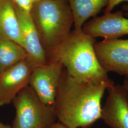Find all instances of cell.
Returning a JSON list of instances; mask_svg holds the SVG:
<instances>
[{
  "label": "cell",
  "mask_w": 128,
  "mask_h": 128,
  "mask_svg": "<svg viewBox=\"0 0 128 128\" xmlns=\"http://www.w3.org/2000/svg\"><path fill=\"white\" fill-rule=\"evenodd\" d=\"M33 0L34 2H38V0Z\"/></svg>",
  "instance_id": "ffe728a7"
},
{
  "label": "cell",
  "mask_w": 128,
  "mask_h": 128,
  "mask_svg": "<svg viewBox=\"0 0 128 128\" xmlns=\"http://www.w3.org/2000/svg\"><path fill=\"white\" fill-rule=\"evenodd\" d=\"M0 128H12V127H10L9 125H5L0 121Z\"/></svg>",
  "instance_id": "d6986e66"
},
{
  "label": "cell",
  "mask_w": 128,
  "mask_h": 128,
  "mask_svg": "<svg viewBox=\"0 0 128 128\" xmlns=\"http://www.w3.org/2000/svg\"><path fill=\"white\" fill-rule=\"evenodd\" d=\"M122 86L124 87V89L126 92L128 96V78H127L124 80Z\"/></svg>",
  "instance_id": "ac0fdd59"
},
{
  "label": "cell",
  "mask_w": 128,
  "mask_h": 128,
  "mask_svg": "<svg viewBox=\"0 0 128 128\" xmlns=\"http://www.w3.org/2000/svg\"><path fill=\"white\" fill-rule=\"evenodd\" d=\"M1 1H2V0H0V2H1Z\"/></svg>",
  "instance_id": "7402d4cb"
},
{
  "label": "cell",
  "mask_w": 128,
  "mask_h": 128,
  "mask_svg": "<svg viewBox=\"0 0 128 128\" xmlns=\"http://www.w3.org/2000/svg\"><path fill=\"white\" fill-rule=\"evenodd\" d=\"M12 102L16 112L12 128H50L56 122L53 107L44 104L28 85Z\"/></svg>",
  "instance_id": "277c9868"
},
{
  "label": "cell",
  "mask_w": 128,
  "mask_h": 128,
  "mask_svg": "<svg viewBox=\"0 0 128 128\" xmlns=\"http://www.w3.org/2000/svg\"><path fill=\"white\" fill-rule=\"evenodd\" d=\"M30 13L46 55L71 32L73 15L68 0H40Z\"/></svg>",
  "instance_id": "3957f363"
},
{
  "label": "cell",
  "mask_w": 128,
  "mask_h": 128,
  "mask_svg": "<svg viewBox=\"0 0 128 128\" xmlns=\"http://www.w3.org/2000/svg\"><path fill=\"white\" fill-rule=\"evenodd\" d=\"M0 36L17 43L24 48L18 17L12 0L0 2Z\"/></svg>",
  "instance_id": "8fae6325"
},
{
  "label": "cell",
  "mask_w": 128,
  "mask_h": 128,
  "mask_svg": "<svg viewBox=\"0 0 128 128\" xmlns=\"http://www.w3.org/2000/svg\"><path fill=\"white\" fill-rule=\"evenodd\" d=\"M96 38L82 29H74L58 46L46 54L48 61L62 64L73 78L85 82H100L110 79L97 58L94 46Z\"/></svg>",
  "instance_id": "7a4b0ae2"
},
{
  "label": "cell",
  "mask_w": 128,
  "mask_h": 128,
  "mask_svg": "<svg viewBox=\"0 0 128 128\" xmlns=\"http://www.w3.org/2000/svg\"><path fill=\"white\" fill-rule=\"evenodd\" d=\"M94 50L101 66L109 73L126 76L128 72V39H104L96 42Z\"/></svg>",
  "instance_id": "8992f818"
},
{
  "label": "cell",
  "mask_w": 128,
  "mask_h": 128,
  "mask_svg": "<svg viewBox=\"0 0 128 128\" xmlns=\"http://www.w3.org/2000/svg\"><path fill=\"white\" fill-rule=\"evenodd\" d=\"M122 10L124 12V16L128 18V3H125L122 5Z\"/></svg>",
  "instance_id": "2e32d148"
},
{
  "label": "cell",
  "mask_w": 128,
  "mask_h": 128,
  "mask_svg": "<svg viewBox=\"0 0 128 128\" xmlns=\"http://www.w3.org/2000/svg\"><path fill=\"white\" fill-rule=\"evenodd\" d=\"M64 70L63 65L55 60H49L32 70L28 86L46 105L53 107Z\"/></svg>",
  "instance_id": "5b68a950"
},
{
  "label": "cell",
  "mask_w": 128,
  "mask_h": 128,
  "mask_svg": "<svg viewBox=\"0 0 128 128\" xmlns=\"http://www.w3.org/2000/svg\"><path fill=\"white\" fill-rule=\"evenodd\" d=\"M123 2L128 3V0H109L108 4L104 9V13L112 12L117 6Z\"/></svg>",
  "instance_id": "9a60e30c"
},
{
  "label": "cell",
  "mask_w": 128,
  "mask_h": 128,
  "mask_svg": "<svg viewBox=\"0 0 128 128\" xmlns=\"http://www.w3.org/2000/svg\"><path fill=\"white\" fill-rule=\"evenodd\" d=\"M50 128H70L61 124L60 122H56Z\"/></svg>",
  "instance_id": "e0dca14e"
},
{
  "label": "cell",
  "mask_w": 128,
  "mask_h": 128,
  "mask_svg": "<svg viewBox=\"0 0 128 128\" xmlns=\"http://www.w3.org/2000/svg\"><path fill=\"white\" fill-rule=\"evenodd\" d=\"M126 77H127V78H128V74H127V75H126Z\"/></svg>",
  "instance_id": "44dd1931"
},
{
  "label": "cell",
  "mask_w": 128,
  "mask_h": 128,
  "mask_svg": "<svg viewBox=\"0 0 128 128\" xmlns=\"http://www.w3.org/2000/svg\"><path fill=\"white\" fill-rule=\"evenodd\" d=\"M34 68L26 58L0 73V106L9 104L29 84Z\"/></svg>",
  "instance_id": "ba28073f"
},
{
  "label": "cell",
  "mask_w": 128,
  "mask_h": 128,
  "mask_svg": "<svg viewBox=\"0 0 128 128\" xmlns=\"http://www.w3.org/2000/svg\"><path fill=\"white\" fill-rule=\"evenodd\" d=\"M102 108L101 119L110 128H128V96L122 86L114 84Z\"/></svg>",
  "instance_id": "9c48e42d"
},
{
  "label": "cell",
  "mask_w": 128,
  "mask_h": 128,
  "mask_svg": "<svg viewBox=\"0 0 128 128\" xmlns=\"http://www.w3.org/2000/svg\"><path fill=\"white\" fill-rule=\"evenodd\" d=\"M27 58L26 52L22 46L0 36V73Z\"/></svg>",
  "instance_id": "4fadbf2b"
},
{
  "label": "cell",
  "mask_w": 128,
  "mask_h": 128,
  "mask_svg": "<svg viewBox=\"0 0 128 128\" xmlns=\"http://www.w3.org/2000/svg\"><path fill=\"white\" fill-rule=\"evenodd\" d=\"M82 30L88 35L96 38H119L128 35V18L124 16L122 10L104 13L88 20Z\"/></svg>",
  "instance_id": "52a82bcc"
},
{
  "label": "cell",
  "mask_w": 128,
  "mask_h": 128,
  "mask_svg": "<svg viewBox=\"0 0 128 128\" xmlns=\"http://www.w3.org/2000/svg\"><path fill=\"white\" fill-rule=\"evenodd\" d=\"M14 4L23 10L30 12L34 2L33 0H12Z\"/></svg>",
  "instance_id": "5bb4252c"
},
{
  "label": "cell",
  "mask_w": 128,
  "mask_h": 128,
  "mask_svg": "<svg viewBox=\"0 0 128 128\" xmlns=\"http://www.w3.org/2000/svg\"><path fill=\"white\" fill-rule=\"evenodd\" d=\"M109 0H68L72 12L74 29H82L90 18L97 16L106 8Z\"/></svg>",
  "instance_id": "7c38bea8"
},
{
  "label": "cell",
  "mask_w": 128,
  "mask_h": 128,
  "mask_svg": "<svg viewBox=\"0 0 128 128\" xmlns=\"http://www.w3.org/2000/svg\"><path fill=\"white\" fill-rule=\"evenodd\" d=\"M22 31L27 60L34 68L46 64V55L30 12L14 5Z\"/></svg>",
  "instance_id": "30bf717a"
},
{
  "label": "cell",
  "mask_w": 128,
  "mask_h": 128,
  "mask_svg": "<svg viewBox=\"0 0 128 128\" xmlns=\"http://www.w3.org/2000/svg\"><path fill=\"white\" fill-rule=\"evenodd\" d=\"M110 79L85 82L71 76L64 69L53 108L58 122L70 128H86L101 119L102 100Z\"/></svg>",
  "instance_id": "6da1fadb"
}]
</instances>
